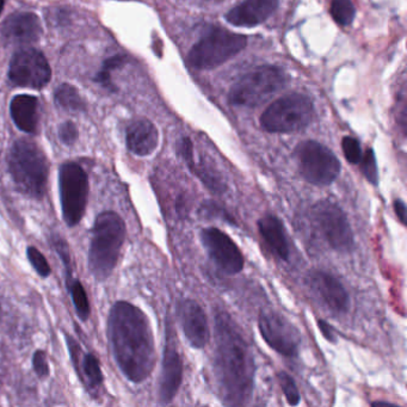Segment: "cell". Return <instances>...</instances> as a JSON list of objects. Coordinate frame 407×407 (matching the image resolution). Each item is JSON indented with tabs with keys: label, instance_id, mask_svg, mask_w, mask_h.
I'll list each match as a JSON object with an SVG mask.
<instances>
[{
	"label": "cell",
	"instance_id": "cell-23",
	"mask_svg": "<svg viewBox=\"0 0 407 407\" xmlns=\"http://www.w3.org/2000/svg\"><path fill=\"white\" fill-rule=\"evenodd\" d=\"M54 97H55V103L67 112H84L86 109L85 102L81 98L78 90L70 84L59 86Z\"/></svg>",
	"mask_w": 407,
	"mask_h": 407
},
{
	"label": "cell",
	"instance_id": "cell-18",
	"mask_svg": "<svg viewBox=\"0 0 407 407\" xmlns=\"http://www.w3.org/2000/svg\"><path fill=\"white\" fill-rule=\"evenodd\" d=\"M66 342L70 357L81 382L91 393L98 392L103 386V373L101 371L98 359L92 354L83 355L81 345L73 337L66 335Z\"/></svg>",
	"mask_w": 407,
	"mask_h": 407
},
{
	"label": "cell",
	"instance_id": "cell-37",
	"mask_svg": "<svg viewBox=\"0 0 407 407\" xmlns=\"http://www.w3.org/2000/svg\"><path fill=\"white\" fill-rule=\"evenodd\" d=\"M373 406H387V407H395L393 404L387 403V401H375L372 404Z\"/></svg>",
	"mask_w": 407,
	"mask_h": 407
},
{
	"label": "cell",
	"instance_id": "cell-1",
	"mask_svg": "<svg viewBox=\"0 0 407 407\" xmlns=\"http://www.w3.org/2000/svg\"><path fill=\"white\" fill-rule=\"evenodd\" d=\"M214 368L222 403L247 405L255 387V358L242 330L225 311L215 313Z\"/></svg>",
	"mask_w": 407,
	"mask_h": 407
},
{
	"label": "cell",
	"instance_id": "cell-3",
	"mask_svg": "<svg viewBox=\"0 0 407 407\" xmlns=\"http://www.w3.org/2000/svg\"><path fill=\"white\" fill-rule=\"evenodd\" d=\"M125 239V221L116 211H103L96 218L87 255L90 271L96 280L104 281L110 278Z\"/></svg>",
	"mask_w": 407,
	"mask_h": 407
},
{
	"label": "cell",
	"instance_id": "cell-2",
	"mask_svg": "<svg viewBox=\"0 0 407 407\" xmlns=\"http://www.w3.org/2000/svg\"><path fill=\"white\" fill-rule=\"evenodd\" d=\"M107 336L122 374L134 384L147 380L156 366V346L146 314L127 301H117L107 319Z\"/></svg>",
	"mask_w": 407,
	"mask_h": 407
},
{
	"label": "cell",
	"instance_id": "cell-27",
	"mask_svg": "<svg viewBox=\"0 0 407 407\" xmlns=\"http://www.w3.org/2000/svg\"><path fill=\"white\" fill-rule=\"evenodd\" d=\"M50 242L53 244V247L58 253L59 258L63 262V268L66 271V278H67V284L73 280V269H72L71 253H70V247L65 239L60 236H53Z\"/></svg>",
	"mask_w": 407,
	"mask_h": 407
},
{
	"label": "cell",
	"instance_id": "cell-13",
	"mask_svg": "<svg viewBox=\"0 0 407 407\" xmlns=\"http://www.w3.org/2000/svg\"><path fill=\"white\" fill-rule=\"evenodd\" d=\"M202 245L222 273L236 275L244 269V255L237 244L219 229H203L200 233Z\"/></svg>",
	"mask_w": 407,
	"mask_h": 407
},
{
	"label": "cell",
	"instance_id": "cell-14",
	"mask_svg": "<svg viewBox=\"0 0 407 407\" xmlns=\"http://www.w3.org/2000/svg\"><path fill=\"white\" fill-rule=\"evenodd\" d=\"M183 379V362L177 351L176 343L171 333L170 324L166 330V343L161 366L160 382H159V401L167 405L175 399Z\"/></svg>",
	"mask_w": 407,
	"mask_h": 407
},
{
	"label": "cell",
	"instance_id": "cell-30",
	"mask_svg": "<svg viewBox=\"0 0 407 407\" xmlns=\"http://www.w3.org/2000/svg\"><path fill=\"white\" fill-rule=\"evenodd\" d=\"M362 161V172L366 176L369 183L373 185L379 184V170H377V163H376L375 153L372 148H368L364 157L361 159Z\"/></svg>",
	"mask_w": 407,
	"mask_h": 407
},
{
	"label": "cell",
	"instance_id": "cell-5",
	"mask_svg": "<svg viewBox=\"0 0 407 407\" xmlns=\"http://www.w3.org/2000/svg\"><path fill=\"white\" fill-rule=\"evenodd\" d=\"M289 76L282 68L258 67L242 76L229 91V102L237 107H260L286 87Z\"/></svg>",
	"mask_w": 407,
	"mask_h": 407
},
{
	"label": "cell",
	"instance_id": "cell-8",
	"mask_svg": "<svg viewBox=\"0 0 407 407\" xmlns=\"http://www.w3.org/2000/svg\"><path fill=\"white\" fill-rule=\"evenodd\" d=\"M59 191L65 222L76 227L85 214L89 200V178L79 164L68 161L59 171Z\"/></svg>",
	"mask_w": 407,
	"mask_h": 407
},
{
	"label": "cell",
	"instance_id": "cell-6",
	"mask_svg": "<svg viewBox=\"0 0 407 407\" xmlns=\"http://www.w3.org/2000/svg\"><path fill=\"white\" fill-rule=\"evenodd\" d=\"M247 45V36L214 28L189 52L188 63L196 70H213L240 53Z\"/></svg>",
	"mask_w": 407,
	"mask_h": 407
},
{
	"label": "cell",
	"instance_id": "cell-4",
	"mask_svg": "<svg viewBox=\"0 0 407 407\" xmlns=\"http://www.w3.org/2000/svg\"><path fill=\"white\" fill-rule=\"evenodd\" d=\"M9 171L18 191L35 200L43 198L50 177V163L34 141L21 139L12 145Z\"/></svg>",
	"mask_w": 407,
	"mask_h": 407
},
{
	"label": "cell",
	"instance_id": "cell-26",
	"mask_svg": "<svg viewBox=\"0 0 407 407\" xmlns=\"http://www.w3.org/2000/svg\"><path fill=\"white\" fill-rule=\"evenodd\" d=\"M330 14L337 24L346 27L354 21L356 9L351 0H332Z\"/></svg>",
	"mask_w": 407,
	"mask_h": 407
},
{
	"label": "cell",
	"instance_id": "cell-12",
	"mask_svg": "<svg viewBox=\"0 0 407 407\" xmlns=\"http://www.w3.org/2000/svg\"><path fill=\"white\" fill-rule=\"evenodd\" d=\"M258 326L260 335L271 349L286 357L298 356L301 345L300 332L288 319L276 312H263Z\"/></svg>",
	"mask_w": 407,
	"mask_h": 407
},
{
	"label": "cell",
	"instance_id": "cell-11",
	"mask_svg": "<svg viewBox=\"0 0 407 407\" xmlns=\"http://www.w3.org/2000/svg\"><path fill=\"white\" fill-rule=\"evenodd\" d=\"M50 76L47 59L34 48L18 50L10 63L9 78L14 85L42 89L50 83Z\"/></svg>",
	"mask_w": 407,
	"mask_h": 407
},
{
	"label": "cell",
	"instance_id": "cell-34",
	"mask_svg": "<svg viewBox=\"0 0 407 407\" xmlns=\"http://www.w3.org/2000/svg\"><path fill=\"white\" fill-rule=\"evenodd\" d=\"M59 138L61 140V143L72 146L74 145L76 139H78V129H76V125L73 122H65L63 125L59 127Z\"/></svg>",
	"mask_w": 407,
	"mask_h": 407
},
{
	"label": "cell",
	"instance_id": "cell-24",
	"mask_svg": "<svg viewBox=\"0 0 407 407\" xmlns=\"http://www.w3.org/2000/svg\"><path fill=\"white\" fill-rule=\"evenodd\" d=\"M67 288L70 289V294H71L72 301L74 304L76 309V315L79 317L81 322H87L90 318V313H91V309H90L89 298L86 294L85 288L83 286L79 280L73 278L71 282L68 283Z\"/></svg>",
	"mask_w": 407,
	"mask_h": 407
},
{
	"label": "cell",
	"instance_id": "cell-25",
	"mask_svg": "<svg viewBox=\"0 0 407 407\" xmlns=\"http://www.w3.org/2000/svg\"><path fill=\"white\" fill-rule=\"evenodd\" d=\"M125 59L127 58L123 55H115V56L107 59L104 61L102 68L96 74L94 81H97L99 85L103 86L104 89L115 92L116 87H115V84L112 81V72L116 70V68L121 67L122 65L125 63Z\"/></svg>",
	"mask_w": 407,
	"mask_h": 407
},
{
	"label": "cell",
	"instance_id": "cell-22",
	"mask_svg": "<svg viewBox=\"0 0 407 407\" xmlns=\"http://www.w3.org/2000/svg\"><path fill=\"white\" fill-rule=\"evenodd\" d=\"M11 116L19 129L35 134L39 125V101L30 94H18L11 102Z\"/></svg>",
	"mask_w": 407,
	"mask_h": 407
},
{
	"label": "cell",
	"instance_id": "cell-35",
	"mask_svg": "<svg viewBox=\"0 0 407 407\" xmlns=\"http://www.w3.org/2000/svg\"><path fill=\"white\" fill-rule=\"evenodd\" d=\"M318 326L320 328V332H322V336L324 338L327 340V342H330V343H337V335L336 331L333 330V327L330 325V324H327L325 320H318Z\"/></svg>",
	"mask_w": 407,
	"mask_h": 407
},
{
	"label": "cell",
	"instance_id": "cell-20",
	"mask_svg": "<svg viewBox=\"0 0 407 407\" xmlns=\"http://www.w3.org/2000/svg\"><path fill=\"white\" fill-rule=\"evenodd\" d=\"M125 143L128 149L135 156L147 157L157 149L159 143L157 127L146 118L132 122L127 128Z\"/></svg>",
	"mask_w": 407,
	"mask_h": 407
},
{
	"label": "cell",
	"instance_id": "cell-15",
	"mask_svg": "<svg viewBox=\"0 0 407 407\" xmlns=\"http://www.w3.org/2000/svg\"><path fill=\"white\" fill-rule=\"evenodd\" d=\"M309 286L315 295L333 313H346L350 306V298L344 286L338 278L326 271L309 273Z\"/></svg>",
	"mask_w": 407,
	"mask_h": 407
},
{
	"label": "cell",
	"instance_id": "cell-17",
	"mask_svg": "<svg viewBox=\"0 0 407 407\" xmlns=\"http://www.w3.org/2000/svg\"><path fill=\"white\" fill-rule=\"evenodd\" d=\"M1 34L14 45H30L42 35L40 18L32 12H16L5 19Z\"/></svg>",
	"mask_w": 407,
	"mask_h": 407
},
{
	"label": "cell",
	"instance_id": "cell-31",
	"mask_svg": "<svg viewBox=\"0 0 407 407\" xmlns=\"http://www.w3.org/2000/svg\"><path fill=\"white\" fill-rule=\"evenodd\" d=\"M342 148H343V153L346 160L349 161L350 164H359L361 159H362V149H361V145L359 141L351 136H345L342 140Z\"/></svg>",
	"mask_w": 407,
	"mask_h": 407
},
{
	"label": "cell",
	"instance_id": "cell-21",
	"mask_svg": "<svg viewBox=\"0 0 407 407\" xmlns=\"http://www.w3.org/2000/svg\"><path fill=\"white\" fill-rule=\"evenodd\" d=\"M258 229H260V236L268 244L270 250L273 251L278 258L289 260L291 249H289V242L286 239L282 221L278 219L276 215H265L258 221Z\"/></svg>",
	"mask_w": 407,
	"mask_h": 407
},
{
	"label": "cell",
	"instance_id": "cell-9",
	"mask_svg": "<svg viewBox=\"0 0 407 407\" xmlns=\"http://www.w3.org/2000/svg\"><path fill=\"white\" fill-rule=\"evenodd\" d=\"M295 158L304 180L317 187L331 185L340 176V165L336 154L318 141L309 140L295 148Z\"/></svg>",
	"mask_w": 407,
	"mask_h": 407
},
{
	"label": "cell",
	"instance_id": "cell-33",
	"mask_svg": "<svg viewBox=\"0 0 407 407\" xmlns=\"http://www.w3.org/2000/svg\"><path fill=\"white\" fill-rule=\"evenodd\" d=\"M201 213L208 216V218H218V219L224 220V221L229 222V224H234L231 215L227 214V211H225L215 202H205L201 206Z\"/></svg>",
	"mask_w": 407,
	"mask_h": 407
},
{
	"label": "cell",
	"instance_id": "cell-28",
	"mask_svg": "<svg viewBox=\"0 0 407 407\" xmlns=\"http://www.w3.org/2000/svg\"><path fill=\"white\" fill-rule=\"evenodd\" d=\"M278 381H280V385L282 387L283 394H284L288 404L291 406L299 405L301 395L294 379L289 374H286V372H281L278 374Z\"/></svg>",
	"mask_w": 407,
	"mask_h": 407
},
{
	"label": "cell",
	"instance_id": "cell-16",
	"mask_svg": "<svg viewBox=\"0 0 407 407\" xmlns=\"http://www.w3.org/2000/svg\"><path fill=\"white\" fill-rule=\"evenodd\" d=\"M179 320L184 336L195 349H202L209 340V327L206 313L195 300H184L179 304Z\"/></svg>",
	"mask_w": 407,
	"mask_h": 407
},
{
	"label": "cell",
	"instance_id": "cell-10",
	"mask_svg": "<svg viewBox=\"0 0 407 407\" xmlns=\"http://www.w3.org/2000/svg\"><path fill=\"white\" fill-rule=\"evenodd\" d=\"M312 215L325 242L337 252H350L355 238L344 211L331 200L319 201L312 208Z\"/></svg>",
	"mask_w": 407,
	"mask_h": 407
},
{
	"label": "cell",
	"instance_id": "cell-38",
	"mask_svg": "<svg viewBox=\"0 0 407 407\" xmlns=\"http://www.w3.org/2000/svg\"><path fill=\"white\" fill-rule=\"evenodd\" d=\"M4 8V0H0V14H1V10Z\"/></svg>",
	"mask_w": 407,
	"mask_h": 407
},
{
	"label": "cell",
	"instance_id": "cell-7",
	"mask_svg": "<svg viewBox=\"0 0 407 407\" xmlns=\"http://www.w3.org/2000/svg\"><path fill=\"white\" fill-rule=\"evenodd\" d=\"M314 115L312 101L304 94H293L275 101L263 112L260 125L268 133H293L304 129Z\"/></svg>",
	"mask_w": 407,
	"mask_h": 407
},
{
	"label": "cell",
	"instance_id": "cell-19",
	"mask_svg": "<svg viewBox=\"0 0 407 407\" xmlns=\"http://www.w3.org/2000/svg\"><path fill=\"white\" fill-rule=\"evenodd\" d=\"M278 6V0H245L233 8L226 14V19L234 27H255L265 22Z\"/></svg>",
	"mask_w": 407,
	"mask_h": 407
},
{
	"label": "cell",
	"instance_id": "cell-32",
	"mask_svg": "<svg viewBox=\"0 0 407 407\" xmlns=\"http://www.w3.org/2000/svg\"><path fill=\"white\" fill-rule=\"evenodd\" d=\"M32 368L35 371L36 375L42 380L50 376V364L47 361V354L43 350H37L32 356Z\"/></svg>",
	"mask_w": 407,
	"mask_h": 407
},
{
	"label": "cell",
	"instance_id": "cell-36",
	"mask_svg": "<svg viewBox=\"0 0 407 407\" xmlns=\"http://www.w3.org/2000/svg\"><path fill=\"white\" fill-rule=\"evenodd\" d=\"M394 211H395V214L400 220V222L406 225V205H405L403 200L398 198V200L394 201Z\"/></svg>",
	"mask_w": 407,
	"mask_h": 407
},
{
	"label": "cell",
	"instance_id": "cell-29",
	"mask_svg": "<svg viewBox=\"0 0 407 407\" xmlns=\"http://www.w3.org/2000/svg\"><path fill=\"white\" fill-rule=\"evenodd\" d=\"M27 255L28 260L30 262L32 268L40 278H45L50 276L52 269L48 260H45V255L40 250L34 247H29L27 249Z\"/></svg>",
	"mask_w": 407,
	"mask_h": 407
}]
</instances>
